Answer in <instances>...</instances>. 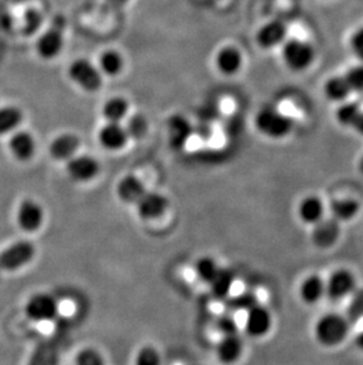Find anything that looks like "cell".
<instances>
[{"label": "cell", "mask_w": 363, "mask_h": 365, "mask_svg": "<svg viewBox=\"0 0 363 365\" xmlns=\"http://www.w3.org/2000/svg\"><path fill=\"white\" fill-rule=\"evenodd\" d=\"M355 344H357V348L363 351V329L357 334V337H355Z\"/></svg>", "instance_id": "b9f144b4"}, {"label": "cell", "mask_w": 363, "mask_h": 365, "mask_svg": "<svg viewBox=\"0 0 363 365\" xmlns=\"http://www.w3.org/2000/svg\"><path fill=\"white\" fill-rule=\"evenodd\" d=\"M235 277L230 269H221L214 279L210 282V289L213 296L219 300H226L229 297L230 291L233 289Z\"/></svg>", "instance_id": "f546056e"}, {"label": "cell", "mask_w": 363, "mask_h": 365, "mask_svg": "<svg viewBox=\"0 0 363 365\" xmlns=\"http://www.w3.org/2000/svg\"><path fill=\"white\" fill-rule=\"evenodd\" d=\"M300 296L305 303H319L326 296V282L317 274L307 277L300 285Z\"/></svg>", "instance_id": "d4e9b609"}, {"label": "cell", "mask_w": 363, "mask_h": 365, "mask_svg": "<svg viewBox=\"0 0 363 365\" xmlns=\"http://www.w3.org/2000/svg\"><path fill=\"white\" fill-rule=\"evenodd\" d=\"M65 45V21L56 17L50 28L38 37L36 51L43 61H53L62 53Z\"/></svg>", "instance_id": "8992f818"}, {"label": "cell", "mask_w": 363, "mask_h": 365, "mask_svg": "<svg viewBox=\"0 0 363 365\" xmlns=\"http://www.w3.org/2000/svg\"><path fill=\"white\" fill-rule=\"evenodd\" d=\"M357 289V279L348 269H337L326 282V296L332 302H340Z\"/></svg>", "instance_id": "8fae6325"}, {"label": "cell", "mask_w": 363, "mask_h": 365, "mask_svg": "<svg viewBox=\"0 0 363 365\" xmlns=\"http://www.w3.org/2000/svg\"><path fill=\"white\" fill-rule=\"evenodd\" d=\"M159 352L154 346H144L138 351L135 365H161Z\"/></svg>", "instance_id": "8d00e7d4"}, {"label": "cell", "mask_w": 363, "mask_h": 365, "mask_svg": "<svg viewBox=\"0 0 363 365\" xmlns=\"http://www.w3.org/2000/svg\"><path fill=\"white\" fill-rule=\"evenodd\" d=\"M246 322H244V329L251 337H262L267 334L270 330L273 319L271 314L267 307H262L257 304L251 310L246 312Z\"/></svg>", "instance_id": "e0dca14e"}, {"label": "cell", "mask_w": 363, "mask_h": 365, "mask_svg": "<svg viewBox=\"0 0 363 365\" xmlns=\"http://www.w3.org/2000/svg\"><path fill=\"white\" fill-rule=\"evenodd\" d=\"M124 122H127V124H124V127L127 129L130 140L131 138L140 140L147 134V122L144 116L138 114L134 115V116H127V120Z\"/></svg>", "instance_id": "836d02e7"}, {"label": "cell", "mask_w": 363, "mask_h": 365, "mask_svg": "<svg viewBox=\"0 0 363 365\" xmlns=\"http://www.w3.org/2000/svg\"><path fill=\"white\" fill-rule=\"evenodd\" d=\"M335 118L340 125L349 128L363 136V108L357 102L344 101L335 111Z\"/></svg>", "instance_id": "ac0fdd59"}, {"label": "cell", "mask_w": 363, "mask_h": 365, "mask_svg": "<svg viewBox=\"0 0 363 365\" xmlns=\"http://www.w3.org/2000/svg\"><path fill=\"white\" fill-rule=\"evenodd\" d=\"M9 150L18 163L31 161L37 150L35 136L28 131H14L9 140Z\"/></svg>", "instance_id": "5bb4252c"}, {"label": "cell", "mask_w": 363, "mask_h": 365, "mask_svg": "<svg viewBox=\"0 0 363 365\" xmlns=\"http://www.w3.org/2000/svg\"><path fill=\"white\" fill-rule=\"evenodd\" d=\"M216 330L222 334V336H229V334H237L238 325L233 317L229 314H223L217 318Z\"/></svg>", "instance_id": "ab89813d"}, {"label": "cell", "mask_w": 363, "mask_h": 365, "mask_svg": "<svg viewBox=\"0 0 363 365\" xmlns=\"http://www.w3.org/2000/svg\"><path fill=\"white\" fill-rule=\"evenodd\" d=\"M25 316L33 323L50 322L58 314V303L48 293H36L24 307Z\"/></svg>", "instance_id": "52a82bcc"}, {"label": "cell", "mask_w": 363, "mask_h": 365, "mask_svg": "<svg viewBox=\"0 0 363 365\" xmlns=\"http://www.w3.org/2000/svg\"><path fill=\"white\" fill-rule=\"evenodd\" d=\"M323 93L330 102L342 103L344 101H348L353 90L350 88L349 83L347 82L344 75H336L328 78L323 84Z\"/></svg>", "instance_id": "cb8c5ba5"}, {"label": "cell", "mask_w": 363, "mask_h": 365, "mask_svg": "<svg viewBox=\"0 0 363 365\" xmlns=\"http://www.w3.org/2000/svg\"><path fill=\"white\" fill-rule=\"evenodd\" d=\"M41 19L43 18L38 11L28 10L23 18V31L25 35L35 34L38 29L41 28Z\"/></svg>", "instance_id": "f35d334b"}, {"label": "cell", "mask_w": 363, "mask_h": 365, "mask_svg": "<svg viewBox=\"0 0 363 365\" xmlns=\"http://www.w3.org/2000/svg\"><path fill=\"white\" fill-rule=\"evenodd\" d=\"M350 297L347 319L349 323H357L363 318V289H355Z\"/></svg>", "instance_id": "e575fe53"}, {"label": "cell", "mask_w": 363, "mask_h": 365, "mask_svg": "<svg viewBox=\"0 0 363 365\" xmlns=\"http://www.w3.org/2000/svg\"><path fill=\"white\" fill-rule=\"evenodd\" d=\"M257 304L258 302H257L256 294L249 292V291L238 293L236 296L228 297L226 299V307L229 309V311H235V312H240V311L247 312Z\"/></svg>", "instance_id": "1f68e13d"}, {"label": "cell", "mask_w": 363, "mask_h": 365, "mask_svg": "<svg viewBox=\"0 0 363 365\" xmlns=\"http://www.w3.org/2000/svg\"><path fill=\"white\" fill-rule=\"evenodd\" d=\"M243 352V341L237 334L222 336L216 345V355L223 364H233Z\"/></svg>", "instance_id": "ffe728a7"}, {"label": "cell", "mask_w": 363, "mask_h": 365, "mask_svg": "<svg viewBox=\"0 0 363 365\" xmlns=\"http://www.w3.org/2000/svg\"><path fill=\"white\" fill-rule=\"evenodd\" d=\"M138 217L143 220H154L162 217L168 210L169 201L163 194L157 192H145L136 202Z\"/></svg>", "instance_id": "2e32d148"}, {"label": "cell", "mask_w": 363, "mask_h": 365, "mask_svg": "<svg viewBox=\"0 0 363 365\" xmlns=\"http://www.w3.org/2000/svg\"><path fill=\"white\" fill-rule=\"evenodd\" d=\"M82 141L75 133H62L56 136L48 145V152L56 161L66 163L78 154Z\"/></svg>", "instance_id": "9a60e30c"}, {"label": "cell", "mask_w": 363, "mask_h": 365, "mask_svg": "<svg viewBox=\"0 0 363 365\" xmlns=\"http://www.w3.org/2000/svg\"><path fill=\"white\" fill-rule=\"evenodd\" d=\"M169 140L174 148H183L191 136V125L186 118L181 115L169 120Z\"/></svg>", "instance_id": "4316f807"}, {"label": "cell", "mask_w": 363, "mask_h": 365, "mask_svg": "<svg viewBox=\"0 0 363 365\" xmlns=\"http://www.w3.org/2000/svg\"><path fill=\"white\" fill-rule=\"evenodd\" d=\"M66 174L75 182H89L100 174V165L93 156L77 155L66 161Z\"/></svg>", "instance_id": "30bf717a"}, {"label": "cell", "mask_w": 363, "mask_h": 365, "mask_svg": "<svg viewBox=\"0 0 363 365\" xmlns=\"http://www.w3.org/2000/svg\"><path fill=\"white\" fill-rule=\"evenodd\" d=\"M315 48L301 38H287L281 45V58L287 69L293 73H303L315 62Z\"/></svg>", "instance_id": "7a4b0ae2"}, {"label": "cell", "mask_w": 363, "mask_h": 365, "mask_svg": "<svg viewBox=\"0 0 363 365\" xmlns=\"http://www.w3.org/2000/svg\"><path fill=\"white\" fill-rule=\"evenodd\" d=\"M214 66L223 76H236L241 73V70L243 69V52L235 45H223L215 53Z\"/></svg>", "instance_id": "9c48e42d"}, {"label": "cell", "mask_w": 363, "mask_h": 365, "mask_svg": "<svg viewBox=\"0 0 363 365\" xmlns=\"http://www.w3.org/2000/svg\"><path fill=\"white\" fill-rule=\"evenodd\" d=\"M122 1H123V0H122Z\"/></svg>", "instance_id": "ee69618b"}, {"label": "cell", "mask_w": 363, "mask_h": 365, "mask_svg": "<svg viewBox=\"0 0 363 365\" xmlns=\"http://www.w3.org/2000/svg\"><path fill=\"white\" fill-rule=\"evenodd\" d=\"M298 212V217L303 222L315 225L325 217V205L319 197L310 195L301 200Z\"/></svg>", "instance_id": "484cf974"}, {"label": "cell", "mask_w": 363, "mask_h": 365, "mask_svg": "<svg viewBox=\"0 0 363 365\" xmlns=\"http://www.w3.org/2000/svg\"><path fill=\"white\" fill-rule=\"evenodd\" d=\"M68 77L75 86L85 93H97L103 86L104 76L97 64H93L90 59L77 58L70 63Z\"/></svg>", "instance_id": "3957f363"}, {"label": "cell", "mask_w": 363, "mask_h": 365, "mask_svg": "<svg viewBox=\"0 0 363 365\" xmlns=\"http://www.w3.org/2000/svg\"><path fill=\"white\" fill-rule=\"evenodd\" d=\"M287 36H288V30L285 23L274 19V21H268L257 30L255 41L261 48L273 50L281 46L287 39Z\"/></svg>", "instance_id": "4fadbf2b"}, {"label": "cell", "mask_w": 363, "mask_h": 365, "mask_svg": "<svg viewBox=\"0 0 363 365\" xmlns=\"http://www.w3.org/2000/svg\"><path fill=\"white\" fill-rule=\"evenodd\" d=\"M314 331L320 344L336 346L346 339L349 331V321L342 314H327L320 318Z\"/></svg>", "instance_id": "5b68a950"}, {"label": "cell", "mask_w": 363, "mask_h": 365, "mask_svg": "<svg viewBox=\"0 0 363 365\" xmlns=\"http://www.w3.org/2000/svg\"><path fill=\"white\" fill-rule=\"evenodd\" d=\"M97 66L104 78L105 77L116 78V77L120 76L125 70V58L118 50L107 48L100 53Z\"/></svg>", "instance_id": "44dd1931"}, {"label": "cell", "mask_w": 363, "mask_h": 365, "mask_svg": "<svg viewBox=\"0 0 363 365\" xmlns=\"http://www.w3.org/2000/svg\"><path fill=\"white\" fill-rule=\"evenodd\" d=\"M145 192L144 183L136 175L123 176L116 187L117 197L122 202L129 205L137 202Z\"/></svg>", "instance_id": "603a6c76"}, {"label": "cell", "mask_w": 363, "mask_h": 365, "mask_svg": "<svg viewBox=\"0 0 363 365\" xmlns=\"http://www.w3.org/2000/svg\"><path fill=\"white\" fill-rule=\"evenodd\" d=\"M102 116L104 121L113 123H124L130 114V103L124 96L110 97L102 106Z\"/></svg>", "instance_id": "7402d4cb"}, {"label": "cell", "mask_w": 363, "mask_h": 365, "mask_svg": "<svg viewBox=\"0 0 363 365\" xmlns=\"http://www.w3.org/2000/svg\"><path fill=\"white\" fill-rule=\"evenodd\" d=\"M349 46L354 56L363 63V26L355 30L350 36Z\"/></svg>", "instance_id": "60d3db41"}, {"label": "cell", "mask_w": 363, "mask_h": 365, "mask_svg": "<svg viewBox=\"0 0 363 365\" xmlns=\"http://www.w3.org/2000/svg\"><path fill=\"white\" fill-rule=\"evenodd\" d=\"M347 82L349 83L350 88L353 90V93H362L363 91V64L353 66L347 71Z\"/></svg>", "instance_id": "74e56055"}, {"label": "cell", "mask_w": 363, "mask_h": 365, "mask_svg": "<svg viewBox=\"0 0 363 365\" xmlns=\"http://www.w3.org/2000/svg\"><path fill=\"white\" fill-rule=\"evenodd\" d=\"M360 169H361V172L363 173V156H362V159H361V161H360Z\"/></svg>", "instance_id": "7bdbcfd3"}, {"label": "cell", "mask_w": 363, "mask_h": 365, "mask_svg": "<svg viewBox=\"0 0 363 365\" xmlns=\"http://www.w3.org/2000/svg\"><path fill=\"white\" fill-rule=\"evenodd\" d=\"M312 240L314 244L320 248L332 247L339 239L341 228H340L339 221H336L334 217L325 219L312 225Z\"/></svg>", "instance_id": "d6986e66"}, {"label": "cell", "mask_w": 363, "mask_h": 365, "mask_svg": "<svg viewBox=\"0 0 363 365\" xmlns=\"http://www.w3.org/2000/svg\"><path fill=\"white\" fill-rule=\"evenodd\" d=\"M75 365H105V361L96 349L85 348L75 356Z\"/></svg>", "instance_id": "d590c367"}, {"label": "cell", "mask_w": 363, "mask_h": 365, "mask_svg": "<svg viewBox=\"0 0 363 365\" xmlns=\"http://www.w3.org/2000/svg\"><path fill=\"white\" fill-rule=\"evenodd\" d=\"M26 365H59L58 349L48 341L36 346Z\"/></svg>", "instance_id": "f1b7e54d"}, {"label": "cell", "mask_w": 363, "mask_h": 365, "mask_svg": "<svg viewBox=\"0 0 363 365\" xmlns=\"http://www.w3.org/2000/svg\"><path fill=\"white\" fill-rule=\"evenodd\" d=\"M360 205L355 199L343 197L336 199L330 203V212L336 221H349L357 217Z\"/></svg>", "instance_id": "4dcf8cb0"}, {"label": "cell", "mask_w": 363, "mask_h": 365, "mask_svg": "<svg viewBox=\"0 0 363 365\" xmlns=\"http://www.w3.org/2000/svg\"><path fill=\"white\" fill-rule=\"evenodd\" d=\"M45 212L41 203L33 199H24L19 202L16 212V222L25 233H35L44 224Z\"/></svg>", "instance_id": "ba28073f"}, {"label": "cell", "mask_w": 363, "mask_h": 365, "mask_svg": "<svg viewBox=\"0 0 363 365\" xmlns=\"http://www.w3.org/2000/svg\"><path fill=\"white\" fill-rule=\"evenodd\" d=\"M255 128L261 135L271 140H282L293 133L295 120L275 107H264L257 111Z\"/></svg>", "instance_id": "6da1fadb"}, {"label": "cell", "mask_w": 363, "mask_h": 365, "mask_svg": "<svg viewBox=\"0 0 363 365\" xmlns=\"http://www.w3.org/2000/svg\"><path fill=\"white\" fill-rule=\"evenodd\" d=\"M98 143L107 152H120L127 147L130 141L124 123L105 122L97 134Z\"/></svg>", "instance_id": "7c38bea8"}, {"label": "cell", "mask_w": 363, "mask_h": 365, "mask_svg": "<svg viewBox=\"0 0 363 365\" xmlns=\"http://www.w3.org/2000/svg\"><path fill=\"white\" fill-rule=\"evenodd\" d=\"M23 111L14 106H5L0 108V136L11 135L18 130L23 122Z\"/></svg>", "instance_id": "83f0119b"}, {"label": "cell", "mask_w": 363, "mask_h": 365, "mask_svg": "<svg viewBox=\"0 0 363 365\" xmlns=\"http://www.w3.org/2000/svg\"><path fill=\"white\" fill-rule=\"evenodd\" d=\"M37 255L35 244L30 240H18L0 251V271L17 272L30 265Z\"/></svg>", "instance_id": "277c9868"}, {"label": "cell", "mask_w": 363, "mask_h": 365, "mask_svg": "<svg viewBox=\"0 0 363 365\" xmlns=\"http://www.w3.org/2000/svg\"><path fill=\"white\" fill-rule=\"evenodd\" d=\"M219 266L216 260L211 257H202L196 262L195 272L199 279L209 284L219 272Z\"/></svg>", "instance_id": "d6a6232c"}]
</instances>
